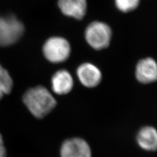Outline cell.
<instances>
[{"label":"cell","instance_id":"cell-13","mask_svg":"<svg viewBox=\"0 0 157 157\" xmlns=\"http://www.w3.org/2000/svg\"><path fill=\"white\" fill-rule=\"evenodd\" d=\"M0 157H6V147L2 136L0 134Z\"/></svg>","mask_w":157,"mask_h":157},{"label":"cell","instance_id":"cell-10","mask_svg":"<svg viewBox=\"0 0 157 157\" xmlns=\"http://www.w3.org/2000/svg\"><path fill=\"white\" fill-rule=\"evenodd\" d=\"M51 85L55 93L59 95L67 94L73 89V78L67 71L59 70L53 75Z\"/></svg>","mask_w":157,"mask_h":157},{"label":"cell","instance_id":"cell-8","mask_svg":"<svg viewBox=\"0 0 157 157\" xmlns=\"http://www.w3.org/2000/svg\"><path fill=\"white\" fill-rule=\"evenodd\" d=\"M58 5L62 13L78 20H82L87 12V0H58Z\"/></svg>","mask_w":157,"mask_h":157},{"label":"cell","instance_id":"cell-9","mask_svg":"<svg viewBox=\"0 0 157 157\" xmlns=\"http://www.w3.org/2000/svg\"><path fill=\"white\" fill-rule=\"evenodd\" d=\"M136 141L141 148L145 151H157V129L151 126L141 128L137 134Z\"/></svg>","mask_w":157,"mask_h":157},{"label":"cell","instance_id":"cell-3","mask_svg":"<svg viewBox=\"0 0 157 157\" xmlns=\"http://www.w3.org/2000/svg\"><path fill=\"white\" fill-rule=\"evenodd\" d=\"M25 32L22 22L13 15L0 16V47L12 45L20 39Z\"/></svg>","mask_w":157,"mask_h":157},{"label":"cell","instance_id":"cell-5","mask_svg":"<svg viewBox=\"0 0 157 157\" xmlns=\"http://www.w3.org/2000/svg\"><path fill=\"white\" fill-rule=\"evenodd\" d=\"M61 157H92L91 147L86 141L79 137L67 139L60 150Z\"/></svg>","mask_w":157,"mask_h":157},{"label":"cell","instance_id":"cell-11","mask_svg":"<svg viewBox=\"0 0 157 157\" xmlns=\"http://www.w3.org/2000/svg\"><path fill=\"white\" fill-rule=\"evenodd\" d=\"M13 81L8 72L0 65V100L11 92Z\"/></svg>","mask_w":157,"mask_h":157},{"label":"cell","instance_id":"cell-1","mask_svg":"<svg viewBox=\"0 0 157 157\" xmlns=\"http://www.w3.org/2000/svg\"><path fill=\"white\" fill-rule=\"evenodd\" d=\"M23 101L29 111L36 118L41 119L56 107L54 97L43 86H36L26 91Z\"/></svg>","mask_w":157,"mask_h":157},{"label":"cell","instance_id":"cell-2","mask_svg":"<svg viewBox=\"0 0 157 157\" xmlns=\"http://www.w3.org/2000/svg\"><path fill=\"white\" fill-rule=\"evenodd\" d=\"M85 39L91 48L102 50L107 48L111 41L112 29L106 23L94 21L87 26L84 33Z\"/></svg>","mask_w":157,"mask_h":157},{"label":"cell","instance_id":"cell-7","mask_svg":"<svg viewBox=\"0 0 157 157\" xmlns=\"http://www.w3.org/2000/svg\"><path fill=\"white\" fill-rule=\"evenodd\" d=\"M76 73L80 82L87 88L97 87L100 84L102 78L101 70L90 62L81 64L77 69Z\"/></svg>","mask_w":157,"mask_h":157},{"label":"cell","instance_id":"cell-4","mask_svg":"<svg viewBox=\"0 0 157 157\" xmlns=\"http://www.w3.org/2000/svg\"><path fill=\"white\" fill-rule=\"evenodd\" d=\"M43 51L48 61L52 63H59L67 60L71 54V48L67 40L59 37H53L46 41Z\"/></svg>","mask_w":157,"mask_h":157},{"label":"cell","instance_id":"cell-6","mask_svg":"<svg viewBox=\"0 0 157 157\" xmlns=\"http://www.w3.org/2000/svg\"><path fill=\"white\" fill-rule=\"evenodd\" d=\"M135 77L142 84H150L157 81V62L151 57H146L137 62Z\"/></svg>","mask_w":157,"mask_h":157},{"label":"cell","instance_id":"cell-12","mask_svg":"<svg viewBox=\"0 0 157 157\" xmlns=\"http://www.w3.org/2000/svg\"><path fill=\"white\" fill-rule=\"evenodd\" d=\"M116 8L123 13H129L136 10L140 4V0H114Z\"/></svg>","mask_w":157,"mask_h":157}]
</instances>
